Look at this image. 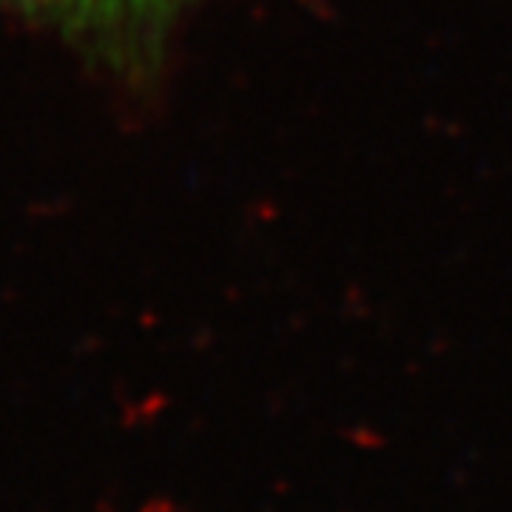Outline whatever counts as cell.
I'll return each instance as SVG.
<instances>
[{"label": "cell", "mask_w": 512, "mask_h": 512, "mask_svg": "<svg viewBox=\"0 0 512 512\" xmlns=\"http://www.w3.org/2000/svg\"><path fill=\"white\" fill-rule=\"evenodd\" d=\"M15 6L74 29H109L146 20L171 0H12Z\"/></svg>", "instance_id": "cell-1"}]
</instances>
